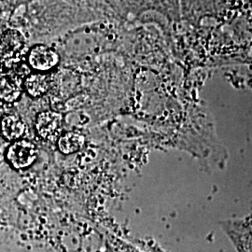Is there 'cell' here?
Instances as JSON below:
<instances>
[{
  "label": "cell",
  "instance_id": "1",
  "mask_svg": "<svg viewBox=\"0 0 252 252\" xmlns=\"http://www.w3.org/2000/svg\"><path fill=\"white\" fill-rule=\"evenodd\" d=\"M6 159L15 169L27 168L36 161V147L27 140L14 141L6 151Z\"/></svg>",
  "mask_w": 252,
  "mask_h": 252
},
{
  "label": "cell",
  "instance_id": "2",
  "mask_svg": "<svg viewBox=\"0 0 252 252\" xmlns=\"http://www.w3.org/2000/svg\"><path fill=\"white\" fill-rule=\"evenodd\" d=\"M59 61V54L54 49L42 44L32 47L27 54L28 64L38 73L47 72L54 69Z\"/></svg>",
  "mask_w": 252,
  "mask_h": 252
},
{
  "label": "cell",
  "instance_id": "3",
  "mask_svg": "<svg viewBox=\"0 0 252 252\" xmlns=\"http://www.w3.org/2000/svg\"><path fill=\"white\" fill-rule=\"evenodd\" d=\"M63 117L60 113L47 110L39 113L36 120L37 135L47 141L57 140L62 131Z\"/></svg>",
  "mask_w": 252,
  "mask_h": 252
},
{
  "label": "cell",
  "instance_id": "4",
  "mask_svg": "<svg viewBox=\"0 0 252 252\" xmlns=\"http://www.w3.org/2000/svg\"><path fill=\"white\" fill-rule=\"evenodd\" d=\"M0 133L5 139L14 142L25 135L26 125L18 116L5 115L0 122Z\"/></svg>",
  "mask_w": 252,
  "mask_h": 252
},
{
  "label": "cell",
  "instance_id": "5",
  "mask_svg": "<svg viewBox=\"0 0 252 252\" xmlns=\"http://www.w3.org/2000/svg\"><path fill=\"white\" fill-rule=\"evenodd\" d=\"M22 86L18 80L9 75H0V100L14 103L20 98Z\"/></svg>",
  "mask_w": 252,
  "mask_h": 252
},
{
  "label": "cell",
  "instance_id": "6",
  "mask_svg": "<svg viewBox=\"0 0 252 252\" xmlns=\"http://www.w3.org/2000/svg\"><path fill=\"white\" fill-rule=\"evenodd\" d=\"M24 90L33 98L44 95L49 90V80L43 73H34L24 81Z\"/></svg>",
  "mask_w": 252,
  "mask_h": 252
},
{
  "label": "cell",
  "instance_id": "7",
  "mask_svg": "<svg viewBox=\"0 0 252 252\" xmlns=\"http://www.w3.org/2000/svg\"><path fill=\"white\" fill-rule=\"evenodd\" d=\"M84 142L83 135L75 132H68L58 138V149L63 154H72L80 151Z\"/></svg>",
  "mask_w": 252,
  "mask_h": 252
},
{
  "label": "cell",
  "instance_id": "8",
  "mask_svg": "<svg viewBox=\"0 0 252 252\" xmlns=\"http://www.w3.org/2000/svg\"><path fill=\"white\" fill-rule=\"evenodd\" d=\"M24 45L22 35L14 30L7 31L0 38V50L3 54H12L17 53Z\"/></svg>",
  "mask_w": 252,
  "mask_h": 252
}]
</instances>
